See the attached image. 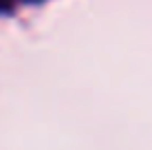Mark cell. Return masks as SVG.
Masks as SVG:
<instances>
[{"label": "cell", "instance_id": "obj_2", "mask_svg": "<svg viewBox=\"0 0 152 150\" xmlns=\"http://www.w3.org/2000/svg\"><path fill=\"white\" fill-rule=\"evenodd\" d=\"M22 2H42V0H22Z\"/></svg>", "mask_w": 152, "mask_h": 150}, {"label": "cell", "instance_id": "obj_1", "mask_svg": "<svg viewBox=\"0 0 152 150\" xmlns=\"http://www.w3.org/2000/svg\"><path fill=\"white\" fill-rule=\"evenodd\" d=\"M15 7V0H0V13H11Z\"/></svg>", "mask_w": 152, "mask_h": 150}]
</instances>
